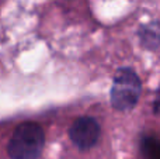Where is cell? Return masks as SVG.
Segmentation results:
<instances>
[{
	"label": "cell",
	"instance_id": "cell-4",
	"mask_svg": "<svg viewBox=\"0 0 160 159\" xmlns=\"http://www.w3.org/2000/svg\"><path fill=\"white\" fill-rule=\"evenodd\" d=\"M141 38L146 47L156 48L160 44V24L152 23V24L145 25L141 30Z\"/></svg>",
	"mask_w": 160,
	"mask_h": 159
},
{
	"label": "cell",
	"instance_id": "cell-3",
	"mask_svg": "<svg viewBox=\"0 0 160 159\" xmlns=\"http://www.w3.org/2000/svg\"><path fill=\"white\" fill-rule=\"evenodd\" d=\"M69 137L79 149H88L98 141L100 126L91 117H80L72 124Z\"/></svg>",
	"mask_w": 160,
	"mask_h": 159
},
{
	"label": "cell",
	"instance_id": "cell-5",
	"mask_svg": "<svg viewBox=\"0 0 160 159\" xmlns=\"http://www.w3.org/2000/svg\"><path fill=\"white\" fill-rule=\"evenodd\" d=\"M160 110V99L158 100V104H156V111H159Z\"/></svg>",
	"mask_w": 160,
	"mask_h": 159
},
{
	"label": "cell",
	"instance_id": "cell-2",
	"mask_svg": "<svg viewBox=\"0 0 160 159\" xmlns=\"http://www.w3.org/2000/svg\"><path fill=\"white\" fill-rule=\"evenodd\" d=\"M141 96V80L129 68H122L114 76L111 87V103L114 109L127 111L135 107Z\"/></svg>",
	"mask_w": 160,
	"mask_h": 159
},
{
	"label": "cell",
	"instance_id": "cell-1",
	"mask_svg": "<svg viewBox=\"0 0 160 159\" xmlns=\"http://www.w3.org/2000/svg\"><path fill=\"white\" fill-rule=\"evenodd\" d=\"M45 137L37 123H22L16 128L7 146L11 159H38L44 149Z\"/></svg>",
	"mask_w": 160,
	"mask_h": 159
}]
</instances>
